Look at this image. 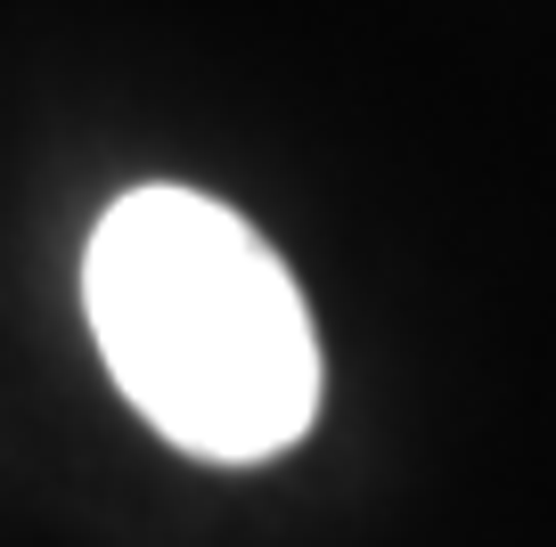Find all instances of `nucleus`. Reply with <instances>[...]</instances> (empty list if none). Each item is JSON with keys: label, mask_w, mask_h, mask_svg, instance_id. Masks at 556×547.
Instances as JSON below:
<instances>
[{"label": "nucleus", "mask_w": 556, "mask_h": 547, "mask_svg": "<svg viewBox=\"0 0 556 547\" xmlns=\"http://www.w3.org/2000/svg\"><path fill=\"white\" fill-rule=\"evenodd\" d=\"M83 310L148 425L213 466L295 449L319 417V335L254 221L197 189H131L99 213Z\"/></svg>", "instance_id": "1"}]
</instances>
